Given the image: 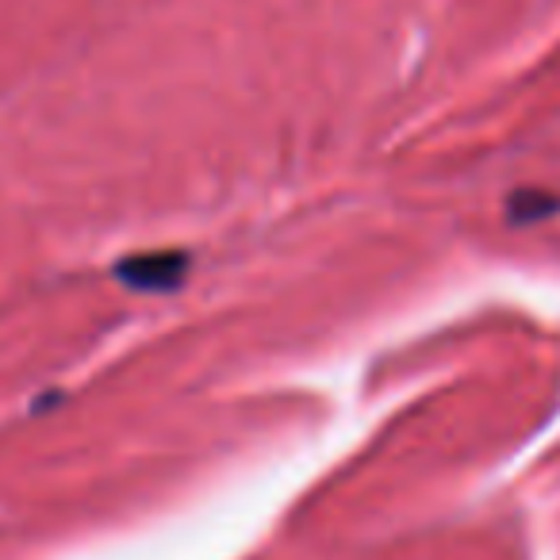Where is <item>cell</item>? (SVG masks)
I'll return each instance as SVG.
<instances>
[{
    "instance_id": "1",
    "label": "cell",
    "mask_w": 560,
    "mask_h": 560,
    "mask_svg": "<svg viewBox=\"0 0 560 560\" xmlns=\"http://www.w3.org/2000/svg\"><path fill=\"white\" fill-rule=\"evenodd\" d=\"M185 249H154V254H131L116 265V277L131 292H173L188 277Z\"/></svg>"
}]
</instances>
